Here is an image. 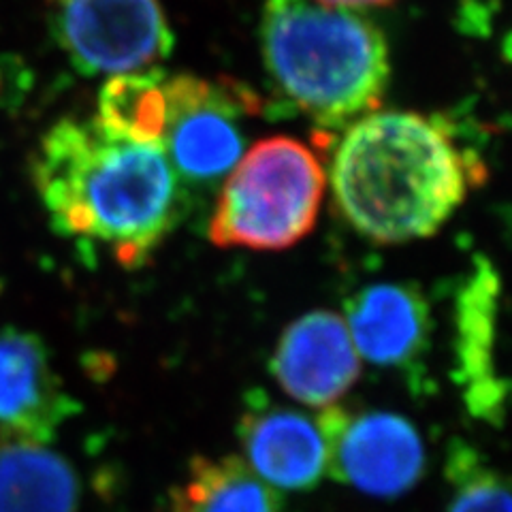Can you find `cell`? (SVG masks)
<instances>
[{
  "mask_svg": "<svg viewBox=\"0 0 512 512\" xmlns=\"http://www.w3.org/2000/svg\"><path fill=\"white\" fill-rule=\"evenodd\" d=\"M316 3L331 9H348V7H380V5L393 3V0H316Z\"/></svg>",
  "mask_w": 512,
  "mask_h": 512,
  "instance_id": "cell-17",
  "label": "cell"
},
{
  "mask_svg": "<svg viewBox=\"0 0 512 512\" xmlns=\"http://www.w3.org/2000/svg\"><path fill=\"white\" fill-rule=\"evenodd\" d=\"M444 474L451 489L446 512H510L506 476L474 444H448Z\"/></svg>",
  "mask_w": 512,
  "mask_h": 512,
  "instance_id": "cell-16",
  "label": "cell"
},
{
  "mask_svg": "<svg viewBox=\"0 0 512 512\" xmlns=\"http://www.w3.org/2000/svg\"><path fill=\"white\" fill-rule=\"evenodd\" d=\"M171 512H282V498L239 455H201L173 487Z\"/></svg>",
  "mask_w": 512,
  "mask_h": 512,
  "instance_id": "cell-14",
  "label": "cell"
},
{
  "mask_svg": "<svg viewBox=\"0 0 512 512\" xmlns=\"http://www.w3.org/2000/svg\"><path fill=\"white\" fill-rule=\"evenodd\" d=\"M35 184L54 229L96 239L141 267L180 218V188L158 143L111 137L96 120H62L41 141Z\"/></svg>",
  "mask_w": 512,
  "mask_h": 512,
  "instance_id": "cell-1",
  "label": "cell"
},
{
  "mask_svg": "<svg viewBox=\"0 0 512 512\" xmlns=\"http://www.w3.org/2000/svg\"><path fill=\"white\" fill-rule=\"evenodd\" d=\"M502 278L485 256H476L455 295L453 361L461 402L472 419L504 427L508 380L500 370Z\"/></svg>",
  "mask_w": 512,
  "mask_h": 512,
  "instance_id": "cell-7",
  "label": "cell"
},
{
  "mask_svg": "<svg viewBox=\"0 0 512 512\" xmlns=\"http://www.w3.org/2000/svg\"><path fill=\"white\" fill-rule=\"evenodd\" d=\"M346 327L359 357L410 380L425 372L431 346V308L412 284L378 282L346 303Z\"/></svg>",
  "mask_w": 512,
  "mask_h": 512,
  "instance_id": "cell-12",
  "label": "cell"
},
{
  "mask_svg": "<svg viewBox=\"0 0 512 512\" xmlns=\"http://www.w3.org/2000/svg\"><path fill=\"white\" fill-rule=\"evenodd\" d=\"M327 175L316 154L297 139L269 137L239 158L210 220L220 248L286 250L316 224Z\"/></svg>",
  "mask_w": 512,
  "mask_h": 512,
  "instance_id": "cell-4",
  "label": "cell"
},
{
  "mask_svg": "<svg viewBox=\"0 0 512 512\" xmlns=\"http://www.w3.org/2000/svg\"><path fill=\"white\" fill-rule=\"evenodd\" d=\"M237 438L246 466L276 491H312L327 474V442L316 416L250 393Z\"/></svg>",
  "mask_w": 512,
  "mask_h": 512,
  "instance_id": "cell-11",
  "label": "cell"
},
{
  "mask_svg": "<svg viewBox=\"0 0 512 512\" xmlns=\"http://www.w3.org/2000/svg\"><path fill=\"white\" fill-rule=\"evenodd\" d=\"M478 175L485 169L442 122L412 111H374L346 131L331 186L357 233L376 244H406L438 233Z\"/></svg>",
  "mask_w": 512,
  "mask_h": 512,
  "instance_id": "cell-2",
  "label": "cell"
},
{
  "mask_svg": "<svg viewBox=\"0 0 512 512\" xmlns=\"http://www.w3.org/2000/svg\"><path fill=\"white\" fill-rule=\"evenodd\" d=\"M82 485L69 459L32 442H0V512H79Z\"/></svg>",
  "mask_w": 512,
  "mask_h": 512,
  "instance_id": "cell-13",
  "label": "cell"
},
{
  "mask_svg": "<svg viewBox=\"0 0 512 512\" xmlns=\"http://www.w3.org/2000/svg\"><path fill=\"white\" fill-rule=\"evenodd\" d=\"M263 56L286 99L327 128L374 114L391 73L372 22L312 0H267Z\"/></svg>",
  "mask_w": 512,
  "mask_h": 512,
  "instance_id": "cell-3",
  "label": "cell"
},
{
  "mask_svg": "<svg viewBox=\"0 0 512 512\" xmlns=\"http://www.w3.org/2000/svg\"><path fill=\"white\" fill-rule=\"evenodd\" d=\"M58 37L79 69L111 77L150 67L173 45L158 0H62Z\"/></svg>",
  "mask_w": 512,
  "mask_h": 512,
  "instance_id": "cell-6",
  "label": "cell"
},
{
  "mask_svg": "<svg viewBox=\"0 0 512 512\" xmlns=\"http://www.w3.org/2000/svg\"><path fill=\"white\" fill-rule=\"evenodd\" d=\"M269 372L301 406L327 410L355 387L361 357L342 314L312 310L295 318L271 352Z\"/></svg>",
  "mask_w": 512,
  "mask_h": 512,
  "instance_id": "cell-9",
  "label": "cell"
},
{
  "mask_svg": "<svg viewBox=\"0 0 512 512\" xmlns=\"http://www.w3.org/2000/svg\"><path fill=\"white\" fill-rule=\"evenodd\" d=\"M165 118V82L160 75L124 73L103 86L94 120L111 137L163 146Z\"/></svg>",
  "mask_w": 512,
  "mask_h": 512,
  "instance_id": "cell-15",
  "label": "cell"
},
{
  "mask_svg": "<svg viewBox=\"0 0 512 512\" xmlns=\"http://www.w3.org/2000/svg\"><path fill=\"white\" fill-rule=\"evenodd\" d=\"M79 412L37 333L0 331V436L50 444Z\"/></svg>",
  "mask_w": 512,
  "mask_h": 512,
  "instance_id": "cell-10",
  "label": "cell"
},
{
  "mask_svg": "<svg viewBox=\"0 0 512 512\" xmlns=\"http://www.w3.org/2000/svg\"><path fill=\"white\" fill-rule=\"evenodd\" d=\"M165 105L163 150L188 178H220L244 156L235 118L252 107V99L239 90L178 75L165 82Z\"/></svg>",
  "mask_w": 512,
  "mask_h": 512,
  "instance_id": "cell-8",
  "label": "cell"
},
{
  "mask_svg": "<svg viewBox=\"0 0 512 512\" xmlns=\"http://www.w3.org/2000/svg\"><path fill=\"white\" fill-rule=\"evenodd\" d=\"M316 419L327 442V472L333 480L380 500L402 498L421 483L425 444L406 416L338 404Z\"/></svg>",
  "mask_w": 512,
  "mask_h": 512,
  "instance_id": "cell-5",
  "label": "cell"
}]
</instances>
